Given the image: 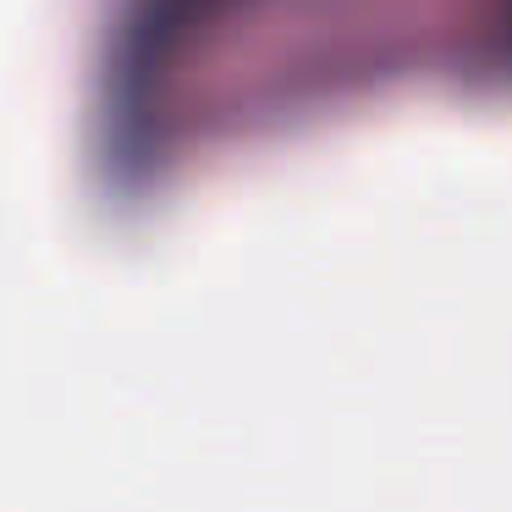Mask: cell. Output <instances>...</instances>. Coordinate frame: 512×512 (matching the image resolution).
I'll list each match as a JSON object with an SVG mask.
<instances>
[{
	"label": "cell",
	"mask_w": 512,
	"mask_h": 512,
	"mask_svg": "<svg viewBox=\"0 0 512 512\" xmlns=\"http://www.w3.org/2000/svg\"><path fill=\"white\" fill-rule=\"evenodd\" d=\"M226 0H144L138 12V28H133V45H127V67H133V89H144L166 56L193 34L199 23H210Z\"/></svg>",
	"instance_id": "cell-1"
}]
</instances>
